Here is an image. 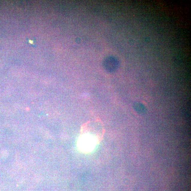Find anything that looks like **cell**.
Returning <instances> with one entry per match:
<instances>
[{
  "instance_id": "1",
  "label": "cell",
  "mask_w": 191,
  "mask_h": 191,
  "mask_svg": "<svg viewBox=\"0 0 191 191\" xmlns=\"http://www.w3.org/2000/svg\"><path fill=\"white\" fill-rule=\"evenodd\" d=\"M106 69L108 71L113 72L117 70L118 63L115 60H109L107 61L104 64Z\"/></svg>"
},
{
  "instance_id": "2",
  "label": "cell",
  "mask_w": 191,
  "mask_h": 191,
  "mask_svg": "<svg viewBox=\"0 0 191 191\" xmlns=\"http://www.w3.org/2000/svg\"><path fill=\"white\" fill-rule=\"evenodd\" d=\"M133 107L136 111L141 115H142V114L144 115L146 113V108L142 104L136 103L133 104Z\"/></svg>"
}]
</instances>
